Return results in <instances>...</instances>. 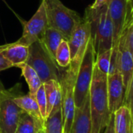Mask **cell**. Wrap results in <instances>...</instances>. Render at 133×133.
Listing matches in <instances>:
<instances>
[{
  "label": "cell",
  "mask_w": 133,
  "mask_h": 133,
  "mask_svg": "<svg viewBox=\"0 0 133 133\" xmlns=\"http://www.w3.org/2000/svg\"><path fill=\"white\" fill-rule=\"evenodd\" d=\"M91 38V25L84 15L81 22L74 29L68 40L71 51V64L68 68L77 75L87 45Z\"/></svg>",
  "instance_id": "6"
},
{
  "label": "cell",
  "mask_w": 133,
  "mask_h": 133,
  "mask_svg": "<svg viewBox=\"0 0 133 133\" xmlns=\"http://www.w3.org/2000/svg\"><path fill=\"white\" fill-rule=\"evenodd\" d=\"M111 55V49L105 51L96 55V60H95L96 65L102 72L107 75H108L109 69H110Z\"/></svg>",
  "instance_id": "23"
},
{
  "label": "cell",
  "mask_w": 133,
  "mask_h": 133,
  "mask_svg": "<svg viewBox=\"0 0 133 133\" xmlns=\"http://www.w3.org/2000/svg\"><path fill=\"white\" fill-rule=\"evenodd\" d=\"M17 68L20 69L22 76H24L25 81L27 82L29 88L28 94L31 96H34L38 90L42 85V82L41 81L37 72L27 63H23L17 66Z\"/></svg>",
  "instance_id": "19"
},
{
  "label": "cell",
  "mask_w": 133,
  "mask_h": 133,
  "mask_svg": "<svg viewBox=\"0 0 133 133\" xmlns=\"http://www.w3.org/2000/svg\"><path fill=\"white\" fill-rule=\"evenodd\" d=\"M96 53L92 38H90L78 69L74 84V101L76 108L81 107L88 95L93 75Z\"/></svg>",
  "instance_id": "5"
},
{
  "label": "cell",
  "mask_w": 133,
  "mask_h": 133,
  "mask_svg": "<svg viewBox=\"0 0 133 133\" xmlns=\"http://www.w3.org/2000/svg\"><path fill=\"white\" fill-rule=\"evenodd\" d=\"M9 93H10V90H6V89L4 87V86H3L2 81L0 80V102H1L5 97H7V96L9 94Z\"/></svg>",
  "instance_id": "30"
},
{
  "label": "cell",
  "mask_w": 133,
  "mask_h": 133,
  "mask_svg": "<svg viewBox=\"0 0 133 133\" xmlns=\"http://www.w3.org/2000/svg\"><path fill=\"white\" fill-rule=\"evenodd\" d=\"M34 99L38 104V107L39 108L41 115L44 121L45 122L47 118V101H46V96L45 92V88L42 85L40 87V88L38 90L36 94H34Z\"/></svg>",
  "instance_id": "24"
},
{
  "label": "cell",
  "mask_w": 133,
  "mask_h": 133,
  "mask_svg": "<svg viewBox=\"0 0 133 133\" xmlns=\"http://www.w3.org/2000/svg\"><path fill=\"white\" fill-rule=\"evenodd\" d=\"M11 67H13L12 64L0 52V72L8 69Z\"/></svg>",
  "instance_id": "28"
},
{
  "label": "cell",
  "mask_w": 133,
  "mask_h": 133,
  "mask_svg": "<svg viewBox=\"0 0 133 133\" xmlns=\"http://www.w3.org/2000/svg\"><path fill=\"white\" fill-rule=\"evenodd\" d=\"M17 84L10 89L9 94L0 102V133H15L19 118L23 111L15 104L13 98L20 94Z\"/></svg>",
  "instance_id": "9"
},
{
  "label": "cell",
  "mask_w": 133,
  "mask_h": 133,
  "mask_svg": "<svg viewBox=\"0 0 133 133\" xmlns=\"http://www.w3.org/2000/svg\"><path fill=\"white\" fill-rule=\"evenodd\" d=\"M56 62L60 68H67L71 64V51L68 41L63 39L56 52Z\"/></svg>",
  "instance_id": "21"
},
{
  "label": "cell",
  "mask_w": 133,
  "mask_h": 133,
  "mask_svg": "<svg viewBox=\"0 0 133 133\" xmlns=\"http://www.w3.org/2000/svg\"><path fill=\"white\" fill-rule=\"evenodd\" d=\"M107 97L111 115L125 104V89L122 74L118 70L107 76Z\"/></svg>",
  "instance_id": "11"
},
{
  "label": "cell",
  "mask_w": 133,
  "mask_h": 133,
  "mask_svg": "<svg viewBox=\"0 0 133 133\" xmlns=\"http://www.w3.org/2000/svg\"><path fill=\"white\" fill-rule=\"evenodd\" d=\"M118 71L122 76L126 99L133 76V56L127 45L125 31L123 32L118 42Z\"/></svg>",
  "instance_id": "12"
},
{
  "label": "cell",
  "mask_w": 133,
  "mask_h": 133,
  "mask_svg": "<svg viewBox=\"0 0 133 133\" xmlns=\"http://www.w3.org/2000/svg\"><path fill=\"white\" fill-rule=\"evenodd\" d=\"M114 133H133V118L129 108L124 104L114 113Z\"/></svg>",
  "instance_id": "17"
},
{
  "label": "cell",
  "mask_w": 133,
  "mask_h": 133,
  "mask_svg": "<svg viewBox=\"0 0 133 133\" xmlns=\"http://www.w3.org/2000/svg\"><path fill=\"white\" fill-rule=\"evenodd\" d=\"M15 104L25 113L30 115L35 122V125L38 130L44 129L45 121L42 118L38 104L35 101L34 97L29 94H18L13 98Z\"/></svg>",
  "instance_id": "13"
},
{
  "label": "cell",
  "mask_w": 133,
  "mask_h": 133,
  "mask_svg": "<svg viewBox=\"0 0 133 133\" xmlns=\"http://www.w3.org/2000/svg\"><path fill=\"white\" fill-rule=\"evenodd\" d=\"M125 31L127 45H128V48L133 56V22L129 23V25H128L127 28L125 30Z\"/></svg>",
  "instance_id": "25"
},
{
  "label": "cell",
  "mask_w": 133,
  "mask_h": 133,
  "mask_svg": "<svg viewBox=\"0 0 133 133\" xmlns=\"http://www.w3.org/2000/svg\"><path fill=\"white\" fill-rule=\"evenodd\" d=\"M103 133H114V114L111 115L110 122L107 127L105 128Z\"/></svg>",
  "instance_id": "29"
},
{
  "label": "cell",
  "mask_w": 133,
  "mask_h": 133,
  "mask_svg": "<svg viewBox=\"0 0 133 133\" xmlns=\"http://www.w3.org/2000/svg\"><path fill=\"white\" fill-rule=\"evenodd\" d=\"M133 22V4L132 5V9H131V12H130V21L129 23Z\"/></svg>",
  "instance_id": "31"
},
{
  "label": "cell",
  "mask_w": 133,
  "mask_h": 133,
  "mask_svg": "<svg viewBox=\"0 0 133 133\" xmlns=\"http://www.w3.org/2000/svg\"><path fill=\"white\" fill-rule=\"evenodd\" d=\"M89 106L92 133H102L108 125L111 115L107 97V75L94 65L89 90Z\"/></svg>",
  "instance_id": "1"
},
{
  "label": "cell",
  "mask_w": 133,
  "mask_h": 133,
  "mask_svg": "<svg viewBox=\"0 0 133 133\" xmlns=\"http://www.w3.org/2000/svg\"><path fill=\"white\" fill-rule=\"evenodd\" d=\"M45 133H63L61 108L51 113L46 118L44 125Z\"/></svg>",
  "instance_id": "20"
},
{
  "label": "cell",
  "mask_w": 133,
  "mask_h": 133,
  "mask_svg": "<svg viewBox=\"0 0 133 133\" xmlns=\"http://www.w3.org/2000/svg\"><path fill=\"white\" fill-rule=\"evenodd\" d=\"M71 133H92L89 94L85 100L83 104L75 109Z\"/></svg>",
  "instance_id": "14"
},
{
  "label": "cell",
  "mask_w": 133,
  "mask_h": 133,
  "mask_svg": "<svg viewBox=\"0 0 133 133\" xmlns=\"http://www.w3.org/2000/svg\"><path fill=\"white\" fill-rule=\"evenodd\" d=\"M131 8V0H111L108 5L113 24L112 46L118 45L120 37L129 23Z\"/></svg>",
  "instance_id": "10"
},
{
  "label": "cell",
  "mask_w": 133,
  "mask_h": 133,
  "mask_svg": "<svg viewBox=\"0 0 133 133\" xmlns=\"http://www.w3.org/2000/svg\"><path fill=\"white\" fill-rule=\"evenodd\" d=\"M129 109H130V111H131V113H132V118H133V104H132L131 106H129Z\"/></svg>",
  "instance_id": "32"
},
{
  "label": "cell",
  "mask_w": 133,
  "mask_h": 133,
  "mask_svg": "<svg viewBox=\"0 0 133 133\" xmlns=\"http://www.w3.org/2000/svg\"><path fill=\"white\" fill-rule=\"evenodd\" d=\"M38 131L33 118L23 111L19 118L15 133H37Z\"/></svg>",
  "instance_id": "22"
},
{
  "label": "cell",
  "mask_w": 133,
  "mask_h": 133,
  "mask_svg": "<svg viewBox=\"0 0 133 133\" xmlns=\"http://www.w3.org/2000/svg\"><path fill=\"white\" fill-rule=\"evenodd\" d=\"M47 101V118L49 115L61 108L62 91L59 81L52 79L43 83Z\"/></svg>",
  "instance_id": "16"
},
{
  "label": "cell",
  "mask_w": 133,
  "mask_h": 133,
  "mask_svg": "<svg viewBox=\"0 0 133 133\" xmlns=\"http://www.w3.org/2000/svg\"><path fill=\"white\" fill-rule=\"evenodd\" d=\"M48 26L60 31L67 41L69 40L74 29L81 22L78 13L65 6L60 0H42Z\"/></svg>",
  "instance_id": "3"
},
{
  "label": "cell",
  "mask_w": 133,
  "mask_h": 133,
  "mask_svg": "<svg viewBox=\"0 0 133 133\" xmlns=\"http://www.w3.org/2000/svg\"><path fill=\"white\" fill-rule=\"evenodd\" d=\"M63 39H65V37L60 31L53 27L48 26L45 31L42 41H40L43 44L46 51L50 55V56L53 59L56 60V50Z\"/></svg>",
  "instance_id": "18"
},
{
  "label": "cell",
  "mask_w": 133,
  "mask_h": 133,
  "mask_svg": "<svg viewBox=\"0 0 133 133\" xmlns=\"http://www.w3.org/2000/svg\"><path fill=\"white\" fill-rule=\"evenodd\" d=\"M131 3H132V4H133V0H131ZM132 9V8H131Z\"/></svg>",
  "instance_id": "34"
},
{
  "label": "cell",
  "mask_w": 133,
  "mask_h": 133,
  "mask_svg": "<svg viewBox=\"0 0 133 133\" xmlns=\"http://www.w3.org/2000/svg\"><path fill=\"white\" fill-rule=\"evenodd\" d=\"M90 22L91 38L96 55L111 49L113 44V24L108 5L97 9L88 6L84 14Z\"/></svg>",
  "instance_id": "2"
},
{
  "label": "cell",
  "mask_w": 133,
  "mask_h": 133,
  "mask_svg": "<svg viewBox=\"0 0 133 133\" xmlns=\"http://www.w3.org/2000/svg\"><path fill=\"white\" fill-rule=\"evenodd\" d=\"M0 52L12 64L13 67L17 68L18 65L26 63L29 55V46L15 41L0 46Z\"/></svg>",
  "instance_id": "15"
},
{
  "label": "cell",
  "mask_w": 133,
  "mask_h": 133,
  "mask_svg": "<svg viewBox=\"0 0 133 133\" xmlns=\"http://www.w3.org/2000/svg\"><path fill=\"white\" fill-rule=\"evenodd\" d=\"M26 63L34 69L42 83L52 79L60 81L62 68L46 51L41 41L34 42L29 46V55Z\"/></svg>",
  "instance_id": "4"
},
{
  "label": "cell",
  "mask_w": 133,
  "mask_h": 133,
  "mask_svg": "<svg viewBox=\"0 0 133 133\" xmlns=\"http://www.w3.org/2000/svg\"><path fill=\"white\" fill-rule=\"evenodd\" d=\"M37 133H45L44 132V129H42V130H39V131H38Z\"/></svg>",
  "instance_id": "33"
},
{
  "label": "cell",
  "mask_w": 133,
  "mask_h": 133,
  "mask_svg": "<svg viewBox=\"0 0 133 133\" xmlns=\"http://www.w3.org/2000/svg\"><path fill=\"white\" fill-rule=\"evenodd\" d=\"M111 0H95L94 2L89 5V7L92 9H97L102 8L104 5H109Z\"/></svg>",
  "instance_id": "27"
},
{
  "label": "cell",
  "mask_w": 133,
  "mask_h": 133,
  "mask_svg": "<svg viewBox=\"0 0 133 133\" xmlns=\"http://www.w3.org/2000/svg\"><path fill=\"white\" fill-rule=\"evenodd\" d=\"M125 104L129 107L132 104H133V76L129 85V91L126 96V99H125Z\"/></svg>",
  "instance_id": "26"
},
{
  "label": "cell",
  "mask_w": 133,
  "mask_h": 133,
  "mask_svg": "<svg viewBox=\"0 0 133 133\" xmlns=\"http://www.w3.org/2000/svg\"><path fill=\"white\" fill-rule=\"evenodd\" d=\"M76 76L77 75L67 67V69L63 71L60 81L62 91L61 110L63 133H71L74 117L76 109L74 101V84Z\"/></svg>",
  "instance_id": "7"
},
{
  "label": "cell",
  "mask_w": 133,
  "mask_h": 133,
  "mask_svg": "<svg viewBox=\"0 0 133 133\" xmlns=\"http://www.w3.org/2000/svg\"><path fill=\"white\" fill-rule=\"evenodd\" d=\"M48 21L45 6L42 2L33 16L24 24L23 34L16 43L30 46L32 43L42 41L48 27Z\"/></svg>",
  "instance_id": "8"
}]
</instances>
